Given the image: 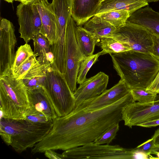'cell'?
I'll return each instance as SVG.
<instances>
[{"instance_id": "obj_15", "label": "cell", "mask_w": 159, "mask_h": 159, "mask_svg": "<svg viewBox=\"0 0 159 159\" xmlns=\"http://www.w3.org/2000/svg\"><path fill=\"white\" fill-rule=\"evenodd\" d=\"M34 3L38 9L41 19L40 33L46 38L51 46L54 43L56 32V19L51 4L45 0Z\"/></svg>"}, {"instance_id": "obj_26", "label": "cell", "mask_w": 159, "mask_h": 159, "mask_svg": "<svg viewBox=\"0 0 159 159\" xmlns=\"http://www.w3.org/2000/svg\"><path fill=\"white\" fill-rule=\"evenodd\" d=\"M103 55L102 51L96 54L85 57L81 61L78 70L77 83L80 84L86 79L87 74L92 66L98 61L99 57Z\"/></svg>"}, {"instance_id": "obj_35", "label": "cell", "mask_w": 159, "mask_h": 159, "mask_svg": "<svg viewBox=\"0 0 159 159\" xmlns=\"http://www.w3.org/2000/svg\"><path fill=\"white\" fill-rule=\"evenodd\" d=\"M52 150H48L46 151L44 155L47 157L51 159H64L62 154H60Z\"/></svg>"}, {"instance_id": "obj_5", "label": "cell", "mask_w": 159, "mask_h": 159, "mask_svg": "<svg viewBox=\"0 0 159 159\" xmlns=\"http://www.w3.org/2000/svg\"><path fill=\"white\" fill-rule=\"evenodd\" d=\"M65 159H146L147 155L136 148L127 149L119 145L97 144L92 142L65 151Z\"/></svg>"}, {"instance_id": "obj_31", "label": "cell", "mask_w": 159, "mask_h": 159, "mask_svg": "<svg viewBox=\"0 0 159 159\" xmlns=\"http://www.w3.org/2000/svg\"><path fill=\"white\" fill-rule=\"evenodd\" d=\"M154 146V142L152 138L135 148L137 150L147 154H151Z\"/></svg>"}, {"instance_id": "obj_13", "label": "cell", "mask_w": 159, "mask_h": 159, "mask_svg": "<svg viewBox=\"0 0 159 159\" xmlns=\"http://www.w3.org/2000/svg\"><path fill=\"white\" fill-rule=\"evenodd\" d=\"M27 90L30 108L26 116L39 115L48 121H53L58 117L44 87Z\"/></svg>"}, {"instance_id": "obj_42", "label": "cell", "mask_w": 159, "mask_h": 159, "mask_svg": "<svg viewBox=\"0 0 159 159\" xmlns=\"http://www.w3.org/2000/svg\"><path fill=\"white\" fill-rule=\"evenodd\" d=\"M9 3H12L14 0H4Z\"/></svg>"}, {"instance_id": "obj_18", "label": "cell", "mask_w": 159, "mask_h": 159, "mask_svg": "<svg viewBox=\"0 0 159 159\" xmlns=\"http://www.w3.org/2000/svg\"><path fill=\"white\" fill-rule=\"evenodd\" d=\"M127 21L140 25L159 35V12L147 6L131 14Z\"/></svg>"}, {"instance_id": "obj_23", "label": "cell", "mask_w": 159, "mask_h": 159, "mask_svg": "<svg viewBox=\"0 0 159 159\" xmlns=\"http://www.w3.org/2000/svg\"><path fill=\"white\" fill-rule=\"evenodd\" d=\"M75 37L77 44L83 54L87 57L93 54L95 47L99 41L82 25L77 26Z\"/></svg>"}, {"instance_id": "obj_27", "label": "cell", "mask_w": 159, "mask_h": 159, "mask_svg": "<svg viewBox=\"0 0 159 159\" xmlns=\"http://www.w3.org/2000/svg\"><path fill=\"white\" fill-rule=\"evenodd\" d=\"M34 54L30 45L26 43L19 47L15 54L14 60L11 70L13 75L17 71L20 67L29 57Z\"/></svg>"}, {"instance_id": "obj_34", "label": "cell", "mask_w": 159, "mask_h": 159, "mask_svg": "<svg viewBox=\"0 0 159 159\" xmlns=\"http://www.w3.org/2000/svg\"><path fill=\"white\" fill-rule=\"evenodd\" d=\"M25 118L35 123H47L53 121H48L45 118L40 116L36 115L27 116Z\"/></svg>"}, {"instance_id": "obj_8", "label": "cell", "mask_w": 159, "mask_h": 159, "mask_svg": "<svg viewBox=\"0 0 159 159\" xmlns=\"http://www.w3.org/2000/svg\"><path fill=\"white\" fill-rule=\"evenodd\" d=\"M153 34L145 27L127 21L116 30L111 37L127 43L135 51L150 53L152 45Z\"/></svg>"}, {"instance_id": "obj_1", "label": "cell", "mask_w": 159, "mask_h": 159, "mask_svg": "<svg viewBox=\"0 0 159 159\" xmlns=\"http://www.w3.org/2000/svg\"><path fill=\"white\" fill-rule=\"evenodd\" d=\"M134 102L129 93L113 104L98 110H73L58 117L52 129L31 150L34 154L48 150L66 151L93 142L109 127L121 120L124 108Z\"/></svg>"}, {"instance_id": "obj_24", "label": "cell", "mask_w": 159, "mask_h": 159, "mask_svg": "<svg viewBox=\"0 0 159 159\" xmlns=\"http://www.w3.org/2000/svg\"><path fill=\"white\" fill-rule=\"evenodd\" d=\"M102 50L103 55L115 54L132 50L127 43L111 37H103L97 44Z\"/></svg>"}, {"instance_id": "obj_22", "label": "cell", "mask_w": 159, "mask_h": 159, "mask_svg": "<svg viewBox=\"0 0 159 159\" xmlns=\"http://www.w3.org/2000/svg\"><path fill=\"white\" fill-rule=\"evenodd\" d=\"M83 27L93 34L100 41L103 37H111L116 29L108 22L95 15L87 21Z\"/></svg>"}, {"instance_id": "obj_25", "label": "cell", "mask_w": 159, "mask_h": 159, "mask_svg": "<svg viewBox=\"0 0 159 159\" xmlns=\"http://www.w3.org/2000/svg\"><path fill=\"white\" fill-rule=\"evenodd\" d=\"M130 15L129 13L127 11L114 10L95 15L108 22L117 30L125 25Z\"/></svg>"}, {"instance_id": "obj_7", "label": "cell", "mask_w": 159, "mask_h": 159, "mask_svg": "<svg viewBox=\"0 0 159 159\" xmlns=\"http://www.w3.org/2000/svg\"><path fill=\"white\" fill-rule=\"evenodd\" d=\"M77 26L71 16L67 21L66 30V71L64 75L73 93L77 89V79L80 63L85 57L76 41L75 30Z\"/></svg>"}, {"instance_id": "obj_2", "label": "cell", "mask_w": 159, "mask_h": 159, "mask_svg": "<svg viewBox=\"0 0 159 159\" xmlns=\"http://www.w3.org/2000/svg\"><path fill=\"white\" fill-rule=\"evenodd\" d=\"M110 55L114 69L130 89H147L159 70V60L150 53L131 50Z\"/></svg>"}, {"instance_id": "obj_20", "label": "cell", "mask_w": 159, "mask_h": 159, "mask_svg": "<svg viewBox=\"0 0 159 159\" xmlns=\"http://www.w3.org/2000/svg\"><path fill=\"white\" fill-rule=\"evenodd\" d=\"M51 65L38 62L25 74L21 79L27 90L43 87L48 71Z\"/></svg>"}, {"instance_id": "obj_16", "label": "cell", "mask_w": 159, "mask_h": 159, "mask_svg": "<svg viewBox=\"0 0 159 159\" xmlns=\"http://www.w3.org/2000/svg\"><path fill=\"white\" fill-rule=\"evenodd\" d=\"M56 19L55 38L64 39L67 21L71 16L72 0H52L51 3Z\"/></svg>"}, {"instance_id": "obj_19", "label": "cell", "mask_w": 159, "mask_h": 159, "mask_svg": "<svg viewBox=\"0 0 159 159\" xmlns=\"http://www.w3.org/2000/svg\"><path fill=\"white\" fill-rule=\"evenodd\" d=\"M148 5L145 0H105L101 2L96 15L114 10L127 11L131 14Z\"/></svg>"}, {"instance_id": "obj_29", "label": "cell", "mask_w": 159, "mask_h": 159, "mask_svg": "<svg viewBox=\"0 0 159 159\" xmlns=\"http://www.w3.org/2000/svg\"><path fill=\"white\" fill-rule=\"evenodd\" d=\"M119 123L116 122L109 127L93 142L98 144H109L115 138L119 130Z\"/></svg>"}, {"instance_id": "obj_39", "label": "cell", "mask_w": 159, "mask_h": 159, "mask_svg": "<svg viewBox=\"0 0 159 159\" xmlns=\"http://www.w3.org/2000/svg\"><path fill=\"white\" fill-rule=\"evenodd\" d=\"M15 1H19L23 3H27L30 2V0H14Z\"/></svg>"}, {"instance_id": "obj_14", "label": "cell", "mask_w": 159, "mask_h": 159, "mask_svg": "<svg viewBox=\"0 0 159 159\" xmlns=\"http://www.w3.org/2000/svg\"><path fill=\"white\" fill-rule=\"evenodd\" d=\"M108 81V76L101 71L86 79L73 93L75 99L73 109L81 102L96 98L104 92Z\"/></svg>"}, {"instance_id": "obj_11", "label": "cell", "mask_w": 159, "mask_h": 159, "mask_svg": "<svg viewBox=\"0 0 159 159\" xmlns=\"http://www.w3.org/2000/svg\"><path fill=\"white\" fill-rule=\"evenodd\" d=\"M159 118V99L141 103L133 102L123 109L121 120L130 128L143 123Z\"/></svg>"}, {"instance_id": "obj_6", "label": "cell", "mask_w": 159, "mask_h": 159, "mask_svg": "<svg viewBox=\"0 0 159 159\" xmlns=\"http://www.w3.org/2000/svg\"><path fill=\"white\" fill-rule=\"evenodd\" d=\"M43 87L58 117L66 116L72 111L75 99L64 74L50 66Z\"/></svg>"}, {"instance_id": "obj_33", "label": "cell", "mask_w": 159, "mask_h": 159, "mask_svg": "<svg viewBox=\"0 0 159 159\" xmlns=\"http://www.w3.org/2000/svg\"><path fill=\"white\" fill-rule=\"evenodd\" d=\"M147 89L157 94L159 93V70L153 80Z\"/></svg>"}, {"instance_id": "obj_17", "label": "cell", "mask_w": 159, "mask_h": 159, "mask_svg": "<svg viewBox=\"0 0 159 159\" xmlns=\"http://www.w3.org/2000/svg\"><path fill=\"white\" fill-rule=\"evenodd\" d=\"M101 0H72L71 16L77 26L83 25L98 11Z\"/></svg>"}, {"instance_id": "obj_9", "label": "cell", "mask_w": 159, "mask_h": 159, "mask_svg": "<svg viewBox=\"0 0 159 159\" xmlns=\"http://www.w3.org/2000/svg\"><path fill=\"white\" fill-rule=\"evenodd\" d=\"M16 14L20 37L28 43L35 35L40 33L42 22L39 12L34 3L20 2L17 7Z\"/></svg>"}, {"instance_id": "obj_37", "label": "cell", "mask_w": 159, "mask_h": 159, "mask_svg": "<svg viewBox=\"0 0 159 159\" xmlns=\"http://www.w3.org/2000/svg\"><path fill=\"white\" fill-rule=\"evenodd\" d=\"M152 138L153 139L154 142V146H159V129L156 130Z\"/></svg>"}, {"instance_id": "obj_40", "label": "cell", "mask_w": 159, "mask_h": 159, "mask_svg": "<svg viewBox=\"0 0 159 159\" xmlns=\"http://www.w3.org/2000/svg\"><path fill=\"white\" fill-rule=\"evenodd\" d=\"M148 3L152 2H156L159 1V0H145Z\"/></svg>"}, {"instance_id": "obj_3", "label": "cell", "mask_w": 159, "mask_h": 159, "mask_svg": "<svg viewBox=\"0 0 159 159\" xmlns=\"http://www.w3.org/2000/svg\"><path fill=\"white\" fill-rule=\"evenodd\" d=\"M53 121L35 123L26 118L12 119L1 117L0 134L4 142L16 152L21 153L33 148L41 141L52 128Z\"/></svg>"}, {"instance_id": "obj_10", "label": "cell", "mask_w": 159, "mask_h": 159, "mask_svg": "<svg viewBox=\"0 0 159 159\" xmlns=\"http://www.w3.org/2000/svg\"><path fill=\"white\" fill-rule=\"evenodd\" d=\"M12 23L4 18L0 25V76L11 70L16 53L17 40Z\"/></svg>"}, {"instance_id": "obj_4", "label": "cell", "mask_w": 159, "mask_h": 159, "mask_svg": "<svg viewBox=\"0 0 159 159\" xmlns=\"http://www.w3.org/2000/svg\"><path fill=\"white\" fill-rule=\"evenodd\" d=\"M1 117L25 118L30 108L27 89L11 70L0 76Z\"/></svg>"}, {"instance_id": "obj_28", "label": "cell", "mask_w": 159, "mask_h": 159, "mask_svg": "<svg viewBox=\"0 0 159 159\" xmlns=\"http://www.w3.org/2000/svg\"><path fill=\"white\" fill-rule=\"evenodd\" d=\"M134 101L141 103H148L155 101L157 93L147 89L135 88L130 89Z\"/></svg>"}, {"instance_id": "obj_32", "label": "cell", "mask_w": 159, "mask_h": 159, "mask_svg": "<svg viewBox=\"0 0 159 159\" xmlns=\"http://www.w3.org/2000/svg\"><path fill=\"white\" fill-rule=\"evenodd\" d=\"M152 34V45L150 53L159 60V35Z\"/></svg>"}, {"instance_id": "obj_43", "label": "cell", "mask_w": 159, "mask_h": 159, "mask_svg": "<svg viewBox=\"0 0 159 159\" xmlns=\"http://www.w3.org/2000/svg\"><path fill=\"white\" fill-rule=\"evenodd\" d=\"M104 0H101V2H102Z\"/></svg>"}, {"instance_id": "obj_21", "label": "cell", "mask_w": 159, "mask_h": 159, "mask_svg": "<svg viewBox=\"0 0 159 159\" xmlns=\"http://www.w3.org/2000/svg\"><path fill=\"white\" fill-rule=\"evenodd\" d=\"M34 47V55L39 56L37 59L41 64H49L51 66L54 64V58L51 45L46 38L40 33L34 36L32 39Z\"/></svg>"}, {"instance_id": "obj_30", "label": "cell", "mask_w": 159, "mask_h": 159, "mask_svg": "<svg viewBox=\"0 0 159 159\" xmlns=\"http://www.w3.org/2000/svg\"><path fill=\"white\" fill-rule=\"evenodd\" d=\"M38 62L36 57L34 54L31 56L23 63L16 73L13 75V77L16 79H22L26 73Z\"/></svg>"}, {"instance_id": "obj_38", "label": "cell", "mask_w": 159, "mask_h": 159, "mask_svg": "<svg viewBox=\"0 0 159 159\" xmlns=\"http://www.w3.org/2000/svg\"><path fill=\"white\" fill-rule=\"evenodd\" d=\"M151 154L156 155L157 157V159H159V146H154L151 153Z\"/></svg>"}, {"instance_id": "obj_41", "label": "cell", "mask_w": 159, "mask_h": 159, "mask_svg": "<svg viewBox=\"0 0 159 159\" xmlns=\"http://www.w3.org/2000/svg\"><path fill=\"white\" fill-rule=\"evenodd\" d=\"M41 0H30V2H32L33 3H34L37 1H39ZM46 1H48V0H45Z\"/></svg>"}, {"instance_id": "obj_36", "label": "cell", "mask_w": 159, "mask_h": 159, "mask_svg": "<svg viewBox=\"0 0 159 159\" xmlns=\"http://www.w3.org/2000/svg\"><path fill=\"white\" fill-rule=\"evenodd\" d=\"M159 125V118L143 123L138 126L150 128Z\"/></svg>"}, {"instance_id": "obj_12", "label": "cell", "mask_w": 159, "mask_h": 159, "mask_svg": "<svg viewBox=\"0 0 159 159\" xmlns=\"http://www.w3.org/2000/svg\"><path fill=\"white\" fill-rule=\"evenodd\" d=\"M130 90L124 81L120 79L110 89H106L96 98L81 102L73 110L90 111L102 108L121 99L129 93Z\"/></svg>"}]
</instances>
